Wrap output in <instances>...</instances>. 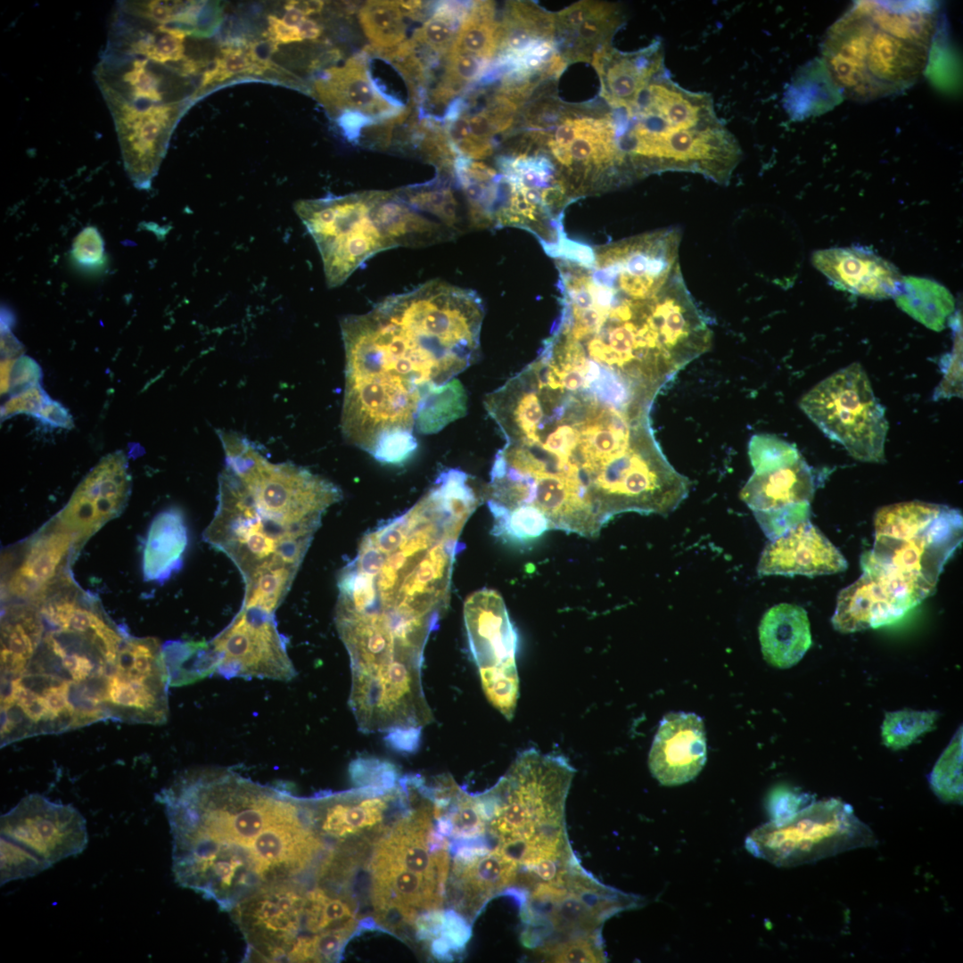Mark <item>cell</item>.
Instances as JSON below:
<instances>
[{"instance_id":"cell-21","label":"cell","mask_w":963,"mask_h":963,"mask_svg":"<svg viewBox=\"0 0 963 963\" xmlns=\"http://www.w3.org/2000/svg\"><path fill=\"white\" fill-rule=\"evenodd\" d=\"M812 264L840 290L882 300L895 297L902 276L888 260L867 247H835L817 251Z\"/></svg>"},{"instance_id":"cell-48","label":"cell","mask_w":963,"mask_h":963,"mask_svg":"<svg viewBox=\"0 0 963 963\" xmlns=\"http://www.w3.org/2000/svg\"><path fill=\"white\" fill-rule=\"evenodd\" d=\"M471 936L470 923L455 910L445 911V919L440 937L449 944L452 952L461 951Z\"/></svg>"},{"instance_id":"cell-29","label":"cell","mask_w":963,"mask_h":963,"mask_svg":"<svg viewBox=\"0 0 963 963\" xmlns=\"http://www.w3.org/2000/svg\"><path fill=\"white\" fill-rule=\"evenodd\" d=\"M901 617L876 580L863 572L840 591L831 621L836 630L852 633L890 624Z\"/></svg>"},{"instance_id":"cell-52","label":"cell","mask_w":963,"mask_h":963,"mask_svg":"<svg viewBox=\"0 0 963 963\" xmlns=\"http://www.w3.org/2000/svg\"><path fill=\"white\" fill-rule=\"evenodd\" d=\"M298 29L300 30V34L301 36L302 40L303 39H309V40L317 39V38H318L320 37V35L322 33V29H321L320 25L317 21H315L314 20H311V19H309V18L305 19L304 21L300 25V27Z\"/></svg>"},{"instance_id":"cell-10","label":"cell","mask_w":963,"mask_h":963,"mask_svg":"<svg viewBox=\"0 0 963 963\" xmlns=\"http://www.w3.org/2000/svg\"><path fill=\"white\" fill-rule=\"evenodd\" d=\"M382 193L366 191L294 204L317 246L328 287L342 284L368 259L394 248L379 211Z\"/></svg>"},{"instance_id":"cell-15","label":"cell","mask_w":963,"mask_h":963,"mask_svg":"<svg viewBox=\"0 0 963 963\" xmlns=\"http://www.w3.org/2000/svg\"><path fill=\"white\" fill-rule=\"evenodd\" d=\"M464 619L484 694L494 708L511 720L519 696L517 634L502 597L489 588L473 593L465 602Z\"/></svg>"},{"instance_id":"cell-26","label":"cell","mask_w":963,"mask_h":963,"mask_svg":"<svg viewBox=\"0 0 963 963\" xmlns=\"http://www.w3.org/2000/svg\"><path fill=\"white\" fill-rule=\"evenodd\" d=\"M73 536L60 523L37 536L27 548L21 564L10 578L11 595L37 602L46 595L62 559L68 554Z\"/></svg>"},{"instance_id":"cell-22","label":"cell","mask_w":963,"mask_h":963,"mask_svg":"<svg viewBox=\"0 0 963 963\" xmlns=\"http://www.w3.org/2000/svg\"><path fill=\"white\" fill-rule=\"evenodd\" d=\"M847 562L840 551L809 520L770 540L762 551L759 575L813 577L843 572Z\"/></svg>"},{"instance_id":"cell-19","label":"cell","mask_w":963,"mask_h":963,"mask_svg":"<svg viewBox=\"0 0 963 963\" xmlns=\"http://www.w3.org/2000/svg\"><path fill=\"white\" fill-rule=\"evenodd\" d=\"M314 91L329 111L358 113L374 121H387L403 111V104L385 94L373 79L366 54L349 58L332 67L315 80Z\"/></svg>"},{"instance_id":"cell-8","label":"cell","mask_w":963,"mask_h":963,"mask_svg":"<svg viewBox=\"0 0 963 963\" xmlns=\"http://www.w3.org/2000/svg\"><path fill=\"white\" fill-rule=\"evenodd\" d=\"M641 901L638 896L602 884L578 861L557 881L537 885L521 901L522 942L538 949L558 941L601 934L609 918Z\"/></svg>"},{"instance_id":"cell-31","label":"cell","mask_w":963,"mask_h":963,"mask_svg":"<svg viewBox=\"0 0 963 963\" xmlns=\"http://www.w3.org/2000/svg\"><path fill=\"white\" fill-rule=\"evenodd\" d=\"M897 305L926 326L941 331L954 310V299L941 284L927 278L902 277Z\"/></svg>"},{"instance_id":"cell-38","label":"cell","mask_w":963,"mask_h":963,"mask_svg":"<svg viewBox=\"0 0 963 963\" xmlns=\"http://www.w3.org/2000/svg\"><path fill=\"white\" fill-rule=\"evenodd\" d=\"M938 716V712L931 710L886 712L881 727L883 744L893 750L904 748L932 730Z\"/></svg>"},{"instance_id":"cell-9","label":"cell","mask_w":963,"mask_h":963,"mask_svg":"<svg viewBox=\"0 0 963 963\" xmlns=\"http://www.w3.org/2000/svg\"><path fill=\"white\" fill-rule=\"evenodd\" d=\"M876 844L871 828L850 804L837 798L811 802L790 816L761 825L745 842L754 857L784 868Z\"/></svg>"},{"instance_id":"cell-20","label":"cell","mask_w":963,"mask_h":963,"mask_svg":"<svg viewBox=\"0 0 963 963\" xmlns=\"http://www.w3.org/2000/svg\"><path fill=\"white\" fill-rule=\"evenodd\" d=\"M707 759L704 724L693 712H670L660 721L648 755L651 774L663 786L695 778Z\"/></svg>"},{"instance_id":"cell-35","label":"cell","mask_w":963,"mask_h":963,"mask_svg":"<svg viewBox=\"0 0 963 963\" xmlns=\"http://www.w3.org/2000/svg\"><path fill=\"white\" fill-rule=\"evenodd\" d=\"M220 54L210 62L201 78L196 95L207 86L223 82L235 75H259L269 68V62L263 60L253 44L229 42L220 46Z\"/></svg>"},{"instance_id":"cell-25","label":"cell","mask_w":963,"mask_h":963,"mask_svg":"<svg viewBox=\"0 0 963 963\" xmlns=\"http://www.w3.org/2000/svg\"><path fill=\"white\" fill-rule=\"evenodd\" d=\"M625 111L647 116L656 130L687 128L718 118L710 94L681 87L668 70L654 78Z\"/></svg>"},{"instance_id":"cell-16","label":"cell","mask_w":963,"mask_h":963,"mask_svg":"<svg viewBox=\"0 0 963 963\" xmlns=\"http://www.w3.org/2000/svg\"><path fill=\"white\" fill-rule=\"evenodd\" d=\"M116 128L125 170L138 189H148L165 155L182 103L109 108Z\"/></svg>"},{"instance_id":"cell-2","label":"cell","mask_w":963,"mask_h":963,"mask_svg":"<svg viewBox=\"0 0 963 963\" xmlns=\"http://www.w3.org/2000/svg\"><path fill=\"white\" fill-rule=\"evenodd\" d=\"M482 498L467 473L447 469L413 506L364 534L339 572L334 612L355 686L388 692L422 684L424 647L449 606L459 537Z\"/></svg>"},{"instance_id":"cell-3","label":"cell","mask_w":963,"mask_h":963,"mask_svg":"<svg viewBox=\"0 0 963 963\" xmlns=\"http://www.w3.org/2000/svg\"><path fill=\"white\" fill-rule=\"evenodd\" d=\"M158 797L177 883L228 912L265 888L311 876L328 848L307 797L229 768L190 770Z\"/></svg>"},{"instance_id":"cell-36","label":"cell","mask_w":963,"mask_h":963,"mask_svg":"<svg viewBox=\"0 0 963 963\" xmlns=\"http://www.w3.org/2000/svg\"><path fill=\"white\" fill-rule=\"evenodd\" d=\"M443 177L426 185L405 188L398 193L409 206L455 233L461 221L458 202Z\"/></svg>"},{"instance_id":"cell-17","label":"cell","mask_w":963,"mask_h":963,"mask_svg":"<svg viewBox=\"0 0 963 963\" xmlns=\"http://www.w3.org/2000/svg\"><path fill=\"white\" fill-rule=\"evenodd\" d=\"M131 488L121 451L103 458L78 486L60 514L59 523L78 542L88 538L124 508Z\"/></svg>"},{"instance_id":"cell-11","label":"cell","mask_w":963,"mask_h":963,"mask_svg":"<svg viewBox=\"0 0 963 963\" xmlns=\"http://www.w3.org/2000/svg\"><path fill=\"white\" fill-rule=\"evenodd\" d=\"M0 883L36 876L88 843L86 821L71 804L39 794L23 797L0 819Z\"/></svg>"},{"instance_id":"cell-23","label":"cell","mask_w":963,"mask_h":963,"mask_svg":"<svg viewBox=\"0 0 963 963\" xmlns=\"http://www.w3.org/2000/svg\"><path fill=\"white\" fill-rule=\"evenodd\" d=\"M591 62L601 81V95L612 109L631 108L641 91L667 70L660 39L631 53L607 45L594 54Z\"/></svg>"},{"instance_id":"cell-39","label":"cell","mask_w":963,"mask_h":963,"mask_svg":"<svg viewBox=\"0 0 963 963\" xmlns=\"http://www.w3.org/2000/svg\"><path fill=\"white\" fill-rule=\"evenodd\" d=\"M549 962H605L601 934L580 936L551 942L536 949Z\"/></svg>"},{"instance_id":"cell-18","label":"cell","mask_w":963,"mask_h":963,"mask_svg":"<svg viewBox=\"0 0 963 963\" xmlns=\"http://www.w3.org/2000/svg\"><path fill=\"white\" fill-rule=\"evenodd\" d=\"M452 886L456 911L470 923L494 895L515 888L518 864L496 846L484 842L460 843L455 852Z\"/></svg>"},{"instance_id":"cell-27","label":"cell","mask_w":963,"mask_h":963,"mask_svg":"<svg viewBox=\"0 0 963 963\" xmlns=\"http://www.w3.org/2000/svg\"><path fill=\"white\" fill-rule=\"evenodd\" d=\"M759 638L769 664L779 669L795 665L811 645L806 611L786 603L772 606L761 621Z\"/></svg>"},{"instance_id":"cell-42","label":"cell","mask_w":963,"mask_h":963,"mask_svg":"<svg viewBox=\"0 0 963 963\" xmlns=\"http://www.w3.org/2000/svg\"><path fill=\"white\" fill-rule=\"evenodd\" d=\"M562 219L563 214L555 219L556 242L539 241L543 250L552 258L574 263L586 269H595L596 254L592 247L587 243L569 239L564 234Z\"/></svg>"},{"instance_id":"cell-4","label":"cell","mask_w":963,"mask_h":963,"mask_svg":"<svg viewBox=\"0 0 963 963\" xmlns=\"http://www.w3.org/2000/svg\"><path fill=\"white\" fill-rule=\"evenodd\" d=\"M218 433L225 464L203 539L240 572L245 587L242 607L275 614L323 514L342 499V491L303 466L270 462L237 432Z\"/></svg>"},{"instance_id":"cell-12","label":"cell","mask_w":963,"mask_h":963,"mask_svg":"<svg viewBox=\"0 0 963 963\" xmlns=\"http://www.w3.org/2000/svg\"><path fill=\"white\" fill-rule=\"evenodd\" d=\"M800 407L855 459L885 461L888 422L860 364H851L820 381L802 396Z\"/></svg>"},{"instance_id":"cell-13","label":"cell","mask_w":963,"mask_h":963,"mask_svg":"<svg viewBox=\"0 0 963 963\" xmlns=\"http://www.w3.org/2000/svg\"><path fill=\"white\" fill-rule=\"evenodd\" d=\"M623 141L641 177L687 171L728 185L743 155L737 140L718 118L687 128L657 132L628 127Z\"/></svg>"},{"instance_id":"cell-53","label":"cell","mask_w":963,"mask_h":963,"mask_svg":"<svg viewBox=\"0 0 963 963\" xmlns=\"http://www.w3.org/2000/svg\"><path fill=\"white\" fill-rule=\"evenodd\" d=\"M286 5L295 7L302 12L307 17L310 14L320 12L324 7V1H288Z\"/></svg>"},{"instance_id":"cell-5","label":"cell","mask_w":963,"mask_h":963,"mask_svg":"<svg viewBox=\"0 0 963 963\" xmlns=\"http://www.w3.org/2000/svg\"><path fill=\"white\" fill-rule=\"evenodd\" d=\"M938 25L929 1H857L827 29L822 57L832 81L854 101L898 94L924 74Z\"/></svg>"},{"instance_id":"cell-34","label":"cell","mask_w":963,"mask_h":963,"mask_svg":"<svg viewBox=\"0 0 963 963\" xmlns=\"http://www.w3.org/2000/svg\"><path fill=\"white\" fill-rule=\"evenodd\" d=\"M398 1H367L358 12L363 31L374 51L392 49L406 41V23Z\"/></svg>"},{"instance_id":"cell-50","label":"cell","mask_w":963,"mask_h":963,"mask_svg":"<svg viewBox=\"0 0 963 963\" xmlns=\"http://www.w3.org/2000/svg\"><path fill=\"white\" fill-rule=\"evenodd\" d=\"M42 423L53 427L71 428L73 421L68 410L60 403L51 399L35 416Z\"/></svg>"},{"instance_id":"cell-30","label":"cell","mask_w":963,"mask_h":963,"mask_svg":"<svg viewBox=\"0 0 963 963\" xmlns=\"http://www.w3.org/2000/svg\"><path fill=\"white\" fill-rule=\"evenodd\" d=\"M188 544L182 513L169 508L158 514L147 533L143 554V573L147 581L162 583L178 571Z\"/></svg>"},{"instance_id":"cell-40","label":"cell","mask_w":963,"mask_h":963,"mask_svg":"<svg viewBox=\"0 0 963 963\" xmlns=\"http://www.w3.org/2000/svg\"><path fill=\"white\" fill-rule=\"evenodd\" d=\"M748 454L756 473L772 471L799 460L797 449L774 435H753L748 445Z\"/></svg>"},{"instance_id":"cell-14","label":"cell","mask_w":963,"mask_h":963,"mask_svg":"<svg viewBox=\"0 0 963 963\" xmlns=\"http://www.w3.org/2000/svg\"><path fill=\"white\" fill-rule=\"evenodd\" d=\"M201 658L207 674L226 679L290 681L297 674L275 614L257 608L241 607L218 635L202 642Z\"/></svg>"},{"instance_id":"cell-47","label":"cell","mask_w":963,"mask_h":963,"mask_svg":"<svg viewBox=\"0 0 963 963\" xmlns=\"http://www.w3.org/2000/svg\"><path fill=\"white\" fill-rule=\"evenodd\" d=\"M811 802V796L807 794L778 788L770 794L769 808L773 819H779L795 813Z\"/></svg>"},{"instance_id":"cell-51","label":"cell","mask_w":963,"mask_h":963,"mask_svg":"<svg viewBox=\"0 0 963 963\" xmlns=\"http://www.w3.org/2000/svg\"><path fill=\"white\" fill-rule=\"evenodd\" d=\"M566 203V187L564 180L540 191V207L547 216L558 217L556 210ZM563 214V213H562ZM561 215V214H560Z\"/></svg>"},{"instance_id":"cell-49","label":"cell","mask_w":963,"mask_h":963,"mask_svg":"<svg viewBox=\"0 0 963 963\" xmlns=\"http://www.w3.org/2000/svg\"><path fill=\"white\" fill-rule=\"evenodd\" d=\"M268 39L274 45L302 41L298 28L291 27L284 23L282 19L268 15Z\"/></svg>"},{"instance_id":"cell-41","label":"cell","mask_w":963,"mask_h":963,"mask_svg":"<svg viewBox=\"0 0 963 963\" xmlns=\"http://www.w3.org/2000/svg\"><path fill=\"white\" fill-rule=\"evenodd\" d=\"M810 502L791 504L775 509L755 511L753 514L766 537L774 540L801 523L809 520Z\"/></svg>"},{"instance_id":"cell-1","label":"cell","mask_w":963,"mask_h":963,"mask_svg":"<svg viewBox=\"0 0 963 963\" xmlns=\"http://www.w3.org/2000/svg\"><path fill=\"white\" fill-rule=\"evenodd\" d=\"M482 318L476 293L440 280L343 317L345 440L399 464L417 447L415 432L453 421L466 397L456 376L478 355Z\"/></svg>"},{"instance_id":"cell-7","label":"cell","mask_w":963,"mask_h":963,"mask_svg":"<svg viewBox=\"0 0 963 963\" xmlns=\"http://www.w3.org/2000/svg\"><path fill=\"white\" fill-rule=\"evenodd\" d=\"M875 542L860 557L863 571L875 570L917 580L935 589L943 566L962 541L959 510L910 501L879 508Z\"/></svg>"},{"instance_id":"cell-44","label":"cell","mask_w":963,"mask_h":963,"mask_svg":"<svg viewBox=\"0 0 963 963\" xmlns=\"http://www.w3.org/2000/svg\"><path fill=\"white\" fill-rule=\"evenodd\" d=\"M352 781L357 786H392L399 778L395 768L376 759H358L350 767Z\"/></svg>"},{"instance_id":"cell-33","label":"cell","mask_w":963,"mask_h":963,"mask_svg":"<svg viewBox=\"0 0 963 963\" xmlns=\"http://www.w3.org/2000/svg\"><path fill=\"white\" fill-rule=\"evenodd\" d=\"M472 3L440 2L432 15L415 31L411 42L430 64L436 66L451 48Z\"/></svg>"},{"instance_id":"cell-28","label":"cell","mask_w":963,"mask_h":963,"mask_svg":"<svg viewBox=\"0 0 963 963\" xmlns=\"http://www.w3.org/2000/svg\"><path fill=\"white\" fill-rule=\"evenodd\" d=\"M815 488L813 473L801 457L772 471L753 473L741 490L740 498L753 512L765 511L811 502Z\"/></svg>"},{"instance_id":"cell-46","label":"cell","mask_w":963,"mask_h":963,"mask_svg":"<svg viewBox=\"0 0 963 963\" xmlns=\"http://www.w3.org/2000/svg\"><path fill=\"white\" fill-rule=\"evenodd\" d=\"M49 399L40 384L34 385L7 400L1 408V418L5 420L17 414H28L35 417Z\"/></svg>"},{"instance_id":"cell-24","label":"cell","mask_w":963,"mask_h":963,"mask_svg":"<svg viewBox=\"0 0 963 963\" xmlns=\"http://www.w3.org/2000/svg\"><path fill=\"white\" fill-rule=\"evenodd\" d=\"M613 3L580 1L555 14V43L567 61H592L623 23Z\"/></svg>"},{"instance_id":"cell-6","label":"cell","mask_w":963,"mask_h":963,"mask_svg":"<svg viewBox=\"0 0 963 963\" xmlns=\"http://www.w3.org/2000/svg\"><path fill=\"white\" fill-rule=\"evenodd\" d=\"M575 770L566 758L529 748L481 794L487 829L520 870L569 863L575 855L565 827V802Z\"/></svg>"},{"instance_id":"cell-37","label":"cell","mask_w":963,"mask_h":963,"mask_svg":"<svg viewBox=\"0 0 963 963\" xmlns=\"http://www.w3.org/2000/svg\"><path fill=\"white\" fill-rule=\"evenodd\" d=\"M929 783L940 800L962 802V727L937 760L930 773Z\"/></svg>"},{"instance_id":"cell-32","label":"cell","mask_w":963,"mask_h":963,"mask_svg":"<svg viewBox=\"0 0 963 963\" xmlns=\"http://www.w3.org/2000/svg\"><path fill=\"white\" fill-rule=\"evenodd\" d=\"M503 37L501 19L491 1L472 2L449 53L465 54L490 62L497 55Z\"/></svg>"},{"instance_id":"cell-45","label":"cell","mask_w":963,"mask_h":963,"mask_svg":"<svg viewBox=\"0 0 963 963\" xmlns=\"http://www.w3.org/2000/svg\"><path fill=\"white\" fill-rule=\"evenodd\" d=\"M71 256L81 267L94 268L103 263L104 242L95 226H88L75 237Z\"/></svg>"},{"instance_id":"cell-54","label":"cell","mask_w":963,"mask_h":963,"mask_svg":"<svg viewBox=\"0 0 963 963\" xmlns=\"http://www.w3.org/2000/svg\"><path fill=\"white\" fill-rule=\"evenodd\" d=\"M285 12L281 18L284 23L291 27L299 28L308 17L299 9L284 4Z\"/></svg>"},{"instance_id":"cell-43","label":"cell","mask_w":963,"mask_h":963,"mask_svg":"<svg viewBox=\"0 0 963 963\" xmlns=\"http://www.w3.org/2000/svg\"><path fill=\"white\" fill-rule=\"evenodd\" d=\"M42 372L39 365L31 358L22 355L5 358L1 362V391L15 395L39 384Z\"/></svg>"}]
</instances>
